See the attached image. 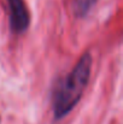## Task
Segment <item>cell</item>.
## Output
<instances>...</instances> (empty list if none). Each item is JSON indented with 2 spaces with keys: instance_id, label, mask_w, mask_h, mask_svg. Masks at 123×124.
I'll return each mask as SVG.
<instances>
[{
  "instance_id": "obj_1",
  "label": "cell",
  "mask_w": 123,
  "mask_h": 124,
  "mask_svg": "<svg viewBox=\"0 0 123 124\" xmlns=\"http://www.w3.org/2000/svg\"><path fill=\"white\" fill-rule=\"evenodd\" d=\"M92 55L84 52L74 69L58 83L52 94V108L56 119H62L79 104L89 82Z\"/></svg>"
},
{
  "instance_id": "obj_2",
  "label": "cell",
  "mask_w": 123,
  "mask_h": 124,
  "mask_svg": "<svg viewBox=\"0 0 123 124\" xmlns=\"http://www.w3.org/2000/svg\"><path fill=\"white\" fill-rule=\"evenodd\" d=\"M10 28L15 34H23L30 24V16L24 0H7Z\"/></svg>"
},
{
  "instance_id": "obj_3",
  "label": "cell",
  "mask_w": 123,
  "mask_h": 124,
  "mask_svg": "<svg viewBox=\"0 0 123 124\" xmlns=\"http://www.w3.org/2000/svg\"><path fill=\"white\" fill-rule=\"evenodd\" d=\"M95 4V0H76L74 2V11L77 16H84L89 8Z\"/></svg>"
}]
</instances>
